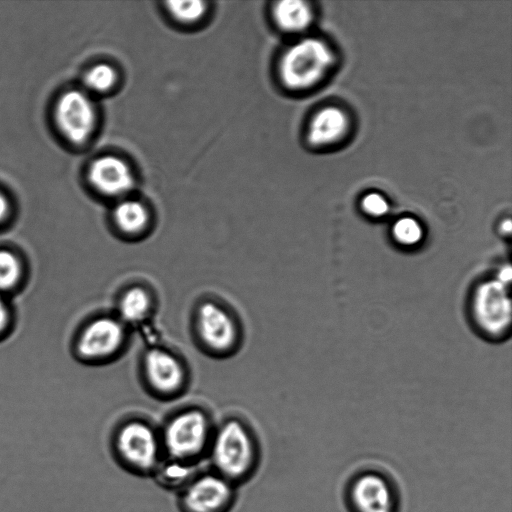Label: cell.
I'll list each match as a JSON object with an SVG mask.
<instances>
[{
    "label": "cell",
    "mask_w": 512,
    "mask_h": 512,
    "mask_svg": "<svg viewBox=\"0 0 512 512\" xmlns=\"http://www.w3.org/2000/svg\"><path fill=\"white\" fill-rule=\"evenodd\" d=\"M143 363L146 378L154 390L161 394H173L183 386L184 368L169 351L152 348L145 354Z\"/></svg>",
    "instance_id": "cell-11"
},
{
    "label": "cell",
    "mask_w": 512,
    "mask_h": 512,
    "mask_svg": "<svg viewBox=\"0 0 512 512\" xmlns=\"http://www.w3.org/2000/svg\"><path fill=\"white\" fill-rule=\"evenodd\" d=\"M344 501L349 512H400L401 508L396 482L377 468H363L351 475Z\"/></svg>",
    "instance_id": "cell-4"
},
{
    "label": "cell",
    "mask_w": 512,
    "mask_h": 512,
    "mask_svg": "<svg viewBox=\"0 0 512 512\" xmlns=\"http://www.w3.org/2000/svg\"><path fill=\"white\" fill-rule=\"evenodd\" d=\"M274 18L280 28L288 32L306 29L313 18L312 10L306 2L284 0L276 3Z\"/></svg>",
    "instance_id": "cell-14"
},
{
    "label": "cell",
    "mask_w": 512,
    "mask_h": 512,
    "mask_svg": "<svg viewBox=\"0 0 512 512\" xmlns=\"http://www.w3.org/2000/svg\"><path fill=\"white\" fill-rule=\"evenodd\" d=\"M116 78V72L110 65L98 64L86 73L85 83L96 92H104L113 87Z\"/></svg>",
    "instance_id": "cell-18"
},
{
    "label": "cell",
    "mask_w": 512,
    "mask_h": 512,
    "mask_svg": "<svg viewBox=\"0 0 512 512\" xmlns=\"http://www.w3.org/2000/svg\"><path fill=\"white\" fill-rule=\"evenodd\" d=\"M363 210L372 216L379 217L386 214L389 205L385 197L379 193H369L362 200Z\"/></svg>",
    "instance_id": "cell-22"
},
{
    "label": "cell",
    "mask_w": 512,
    "mask_h": 512,
    "mask_svg": "<svg viewBox=\"0 0 512 512\" xmlns=\"http://www.w3.org/2000/svg\"><path fill=\"white\" fill-rule=\"evenodd\" d=\"M111 450L121 467L141 476L153 475L164 459L160 433L139 419L128 420L117 428Z\"/></svg>",
    "instance_id": "cell-2"
},
{
    "label": "cell",
    "mask_w": 512,
    "mask_h": 512,
    "mask_svg": "<svg viewBox=\"0 0 512 512\" xmlns=\"http://www.w3.org/2000/svg\"><path fill=\"white\" fill-rule=\"evenodd\" d=\"M393 234L398 242L411 246L421 241L423 229L416 219L403 217L395 223Z\"/></svg>",
    "instance_id": "cell-20"
},
{
    "label": "cell",
    "mask_w": 512,
    "mask_h": 512,
    "mask_svg": "<svg viewBox=\"0 0 512 512\" xmlns=\"http://www.w3.org/2000/svg\"><path fill=\"white\" fill-rule=\"evenodd\" d=\"M196 323L199 337L209 349L223 353L234 346L237 339L235 322L217 303H202L197 310Z\"/></svg>",
    "instance_id": "cell-8"
},
{
    "label": "cell",
    "mask_w": 512,
    "mask_h": 512,
    "mask_svg": "<svg viewBox=\"0 0 512 512\" xmlns=\"http://www.w3.org/2000/svg\"><path fill=\"white\" fill-rule=\"evenodd\" d=\"M89 179L97 190L111 196L123 195L134 185L130 167L122 159L110 155L92 163Z\"/></svg>",
    "instance_id": "cell-12"
},
{
    "label": "cell",
    "mask_w": 512,
    "mask_h": 512,
    "mask_svg": "<svg viewBox=\"0 0 512 512\" xmlns=\"http://www.w3.org/2000/svg\"><path fill=\"white\" fill-rule=\"evenodd\" d=\"M153 476L162 487L181 490L195 476V465L164 458Z\"/></svg>",
    "instance_id": "cell-17"
},
{
    "label": "cell",
    "mask_w": 512,
    "mask_h": 512,
    "mask_svg": "<svg viewBox=\"0 0 512 512\" xmlns=\"http://www.w3.org/2000/svg\"><path fill=\"white\" fill-rule=\"evenodd\" d=\"M349 119L340 108L329 106L313 117L308 131V140L316 146L328 145L340 140L347 132Z\"/></svg>",
    "instance_id": "cell-13"
},
{
    "label": "cell",
    "mask_w": 512,
    "mask_h": 512,
    "mask_svg": "<svg viewBox=\"0 0 512 512\" xmlns=\"http://www.w3.org/2000/svg\"><path fill=\"white\" fill-rule=\"evenodd\" d=\"M114 221L118 228L127 234L142 232L149 221L145 206L136 200L121 201L114 209Z\"/></svg>",
    "instance_id": "cell-16"
},
{
    "label": "cell",
    "mask_w": 512,
    "mask_h": 512,
    "mask_svg": "<svg viewBox=\"0 0 512 512\" xmlns=\"http://www.w3.org/2000/svg\"><path fill=\"white\" fill-rule=\"evenodd\" d=\"M236 486L213 470L195 474L180 490L179 507L182 512H229Z\"/></svg>",
    "instance_id": "cell-6"
},
{
    "label": "cell",
    "mask_w": 512,
    "mask_h": 512,
    "mask_svg": "<svg viewBox=\"0 0 512 512\" xmlns=\"http://www.w3.org/2000/svg\"><path fill=\"white\" fill-rule=\"evenodd\" d=\"M8 321V312L4 302L0 299V331L4 329Z\"/></svg>",
    "instance_id": "cell-23"
},
{
    "label": "cell",
    "mask_w": 512,
    "mask_h": 512,
    "mask_svg": "<svg viewBox=\"0 0 512 512\" xmlns=\"http://www.w3.org/2000/svg\"><path fill=\"white\" fill-rule=\"evenodd\" d=\"M151 307L152 301L148 291L140 286L126 290L118 304L121 319L129 323L144 320L149 315Z\"/></svg>",
    "instance_id": "cell-15"
},
{
    "label": "cell",
    "mask_w": 512,
    "mask_h": 512,
    "mask_svg": "<svg viewBox=\"0 0 512 512\" xmlns=\"http://www.w3.org/2000/svg\"><path fill=\"white\" fill-rule=\"evenodd\" d=\"M511 226H512V225H511V221H510V219H507L506 221H504V222L502 223V225H501V231H502L503 233H507V234H509V233H510V231H511Z\"/></svg>",
    "instance_id": "cell-26"
},
{
    "label": "cell",
    "mask_w": 512,
    "mask_h": 512,
    "mask_svg": "<svg viewBox=\"0 0 512 512\" xmlns=\"http://www.w3.org/2000/svg\"><path fill=\"white\" fill-rule=\"evenodd\" d=\"M56 122L63 135L73 143H83L92 134L96 113L90 98L78 90L65 92L57 101Z\"/></svg>",
    "instance_id": "cell-7"
},
{
    "label": "cell",
    "mask_w": 512,
    "mask_h": 512,
    "mask_svg": "<svg viewBox=\"0 0 512 512\" xmlns=\"http://www.w3.org/2000/svg\"><path fill=\"white\" fill-rule=\"evenodd\" d=\"M8 211V203L3 195L0 194V221L5 217Z\"/></svg>",
    "instance_id": "cell-25"
},
{
    "label": "cell",
    "mask_w": 512,
    "mask_h": 512,
    "mask_svg": "<svg viewBox=\"0 0 512 512\" xmlns=\"http://www.w3.org/2000/svg\"><path fill=\"white\" fill-rule=\"evenodd\" d=\"M168 10L175 19L184 23H192L199 20L206 11L202 1H169Z\"/></svg>",
    "instance_id": "cell-19"
},
{
    "label": "cell",
    "mask_w": 512,
    "mask_h": 512,
    "mask_svg": "<svg viewBox=\"0 0 512 512\" xmlns=\"http://www.w3.org/2000/svg\"><path fill=\"white\" fill-rule=\"evenodd\" d=\"M125 339V329L120 320L100 317L92 321L78 341L79 353L87 359H101L116 353Z\"/></svg>",
    "instance_id": "cell-9"
},
{
    "label": "cell",
    "mask_w": 512,
    "mask_h": 512,
    "mask_svg": "<svg viewBox=\"0 0 512 512\" xmlns=\"http://www.w3.org/2000/svg\"><path fill=\"white\" fill-rule=\"evenodd\" d=\"M511 279V268L510 266L504 267L499 273V282L508 283Z\"/></svg>",
    "instance_id": "cell-24"
},
{
    "label": "cell",
    "mask_w": 512,
    "mask_h": 512,
    "mask_svg": "<svg viewBox=\"0 0 512 512\" xmlns=\"http://www.w3.org/2000/svg\"><path fill=\"white\" fill-rule=\"evenodd\" d=\"M207 456L214 472L237 485L255 473L260 449L248 426L232 418L214 430Z\"/></svg>",
    "instance_id": "cell-1"
},
{
    "label": "cell",
    "mask_w": 512,
    "mask_h": 512,
    "mask_svg": "<svg viewBox=\"0 0 512 512\" xmlns=\"http://www.w3.org/2000/svg\"><path fill=\"white\" fill-rule=\"evenodd\" d=\"M214 429L199 409H188L171 417L160 432L164 458L192 465L207 455Z\"/></svg>",
    "instance_id": "cell-3"
},
{
    "label": "cell",
    "mask_w": 512,
    "mask_h": 512,
    "mask_svg": "<svg viewBox=\"0 0 512 512\" xmlns=\"http://www.w3.org/2000/svg\"><path fill=\"white\" fill-rule=\"evenodd\" d=\"M21 275L18 259L9 251L0 250V290L13 287Z\"/></svg>",
    "instance_id": "cell-21"
},
{
    "label": "cell",
    "mask_w": 512,
    "mask_h": 512,
    "mask_svg": "<svg viewBox=\"0 0 512 512\" xmlns=\"http://www.w3.org/2000/svg\"><path fill=\"white\" fill-rule=\"evenodd\" d=\"M510 301L500 282L484 284L476 294L475 314L489 333H501L510 323Z\"/></svg>",
    "instance_id": "cell-10"
},
{
    "label": "cell",
    "mask_w": 512,
    "mask_h": 512,
    "mask_svg": "<svg viewBox=\"0 0 512 512\" xmlns=\"http://www.w3.org/2000/svg\"><path fill=\"white\" fill-rule=\"evenodd\" d=\"M334 62L331 49L321 40L306 38L294 44L284 54L280 75L291 89H306L317 84Z\"/></svg>",
    "instance_id": "cell-5"
}]
</instances>
